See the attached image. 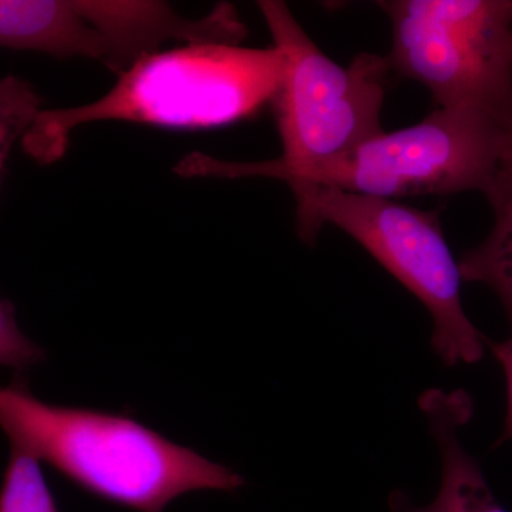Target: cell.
<instances>
[{
    "label": "cell",
    "mask_w": 512,
    "mask_h": 512,
    "mask_svg": "<svg viewBox=\"0 0 512 512\" xmlns=\"http://www.w3.org/2000/svg\"><path fill=\"white\" fill-rule=\"evenodd\" d=\"M0 429L23 451L86 493L136 512H164L191 491L244 487L231 468L174 443L126 413L37 399L28 379L0 386Z\"/></svg>",
    "instance_id": "1"
},
{
    "label": "cell",
    "mask_w": 512,
    "mask_h": 512,
    "mask_svg": "<svg viewBox=\"0 0 512 512\" xmlns=\"http://www.w3.org/2000/svg\"><path fill=\"white\" fill-rule=\"evenodd\" d=\"M258 8L282 56L274 104L281 156L237 163L191 153L175 165L183 178H274L291 187L382 133V109L392 72L387 57L360 53L349 66L326 56L286 3L262 0Z\"/></svg>",
    "instance_id": "2"
},
{
    "label": "cell",
    "mask_w": 512,
    "mask_h": 512,
    "mask_svg": "<svg viewBox=\"0 0 512 512\" xmlns=\"http://www.w3.org/2000/svg\"><path fill=\"white\" fill-rule=\"evenodd\" d=\"M282 77L276 47L191 43L157 50L119 74L100 99L70 109H43L23 138L39 164L66 154L76 128L124 121L175 130H207L255 116L274 101Z\"/></svg>",
    "instance_id": "3"
},
{
    "label": "cell",
    "mask_w": 512,
    "mask_h": 512,
    "mask_svg": "<svg viewBox=\"0 0 512 512\" xmlns=\"http://www.w3.org/2000/svg\"><path fill=\"white\" fill-rule=\"evenodd\" d=\"M289 188L305 244H315L325 225L342 229L426 306L433 320L431 346L444 365L483 359L485 336L464 311L460 266L436 211L326 185Z\"/></svg>",
    "instance_id": "4"
},
{
    "label": "cell",
    "mask_w": 512,
    "mask_h": 512,
    "mask_svg": "<svg viewBox=\"0 0 512 512\" xmlns=\"http://www.w3.org/2000/svg\"><path fill=\"white\" fill-rule=\"evenodd\" d=\"M393 30L392 72L437 107L466 109L512 133V0L379 2Z\"/></svg>",
    "instance_id": "5"
},
{
    "label": "cell",
    "mask_w": 512,
    "mask_h": 512,
    "mask_svg": "<svg viewBox=\"0 0 512 512\" xmlns=\"http://www.w3.org/2000/svg\"><path fill=\"white\" fill-rule=\"evenodd\" d=\"M511 170L512 133L504 124L477 111L437 107L414 126L383 130L296 184L393 201L468 191L490 198Z\"/></svg>",
    "instance_id": "6"
},
{
    "label": "cell",
    "mask_w": 512,
    "mask_h": 512,
    "mask_svg": "<svg viewBox=\"0 0 512 512\" xmlns=\"http://www.w3.org/2000/svg\"><path fill=\"white\" fill-rule=\"evenodd\" d=\"M245 37L229 3L191 19L157 0H0V47L86 57L117 74L167 42L241 45Z\"/></svg>",
    "instance_id": "7"
},
{
    "label": "cell",
    "mask_w": 512,
    "mask_h": 512,
    "mask_svg": "<svg viewBox=\"0 0 512 512\" xmlns=\"http://www.w3.org/2000/svg\"><path fill=\"white\" fill-rule=\"evenodd\" d=\"M421 412L441 453L440 490L433 503L413 504L402 491L390 495L393 512H508L488 487L480 463L461 446L458 431L474 413L470 394L464 390L433 389L421 394Z\"/></svg>",
    "instance_id": "8"
},
{
    "label": "cell",
    "mask_w": 512,
    "mask_h": 512,
    "mask_svg": "<svg viewBox=\"0 0 512 512\" xmlns=\"http://www.w3.org/2000/svg\"><path fill=\"white\" fill-rule=\"evenodd\" d=\"M494 222L487 237L461 256V278L493 289L510 322L512 342V170L490 198Z\"/></svg>",
    "instance_id": "9"
},
{
    "label": "cell",
    "mask_w": 512,
    "mask_h": 512,
    "mask_svg": "<svg viewBox=\"0 0 512 512\" xmlns=\"http://www.w3.org/2000/svg\"><path fill=\"white\" fill-rule=\"evenodd\" d=\"M0 512H59L39 461L16 448L3 476Z\"/></svg>",
    "instance_id": "10"
},
{
    "label": "cell",
    "mask_w": 512,
    "mask_h": 512,
    "mask_svg": "<svg viewBox=\"0 0 512 512\" xmlns=\"http://www.w3.org/2000/svg\"><path fill=\"white\" fill-rule=\"evenodd\" d=\"M42 104V97L22 77H0V184L10 151L36 123Z\"/></svg>",
    "instance_id": "11"
},
{
    "label": "cell",
    "mask_w": 512,
    "mask_h": 512,
    "mask_svg": "<svg viewBox=\"0 0 512 512\" xmlns=\"http://www.w3.org/2000/svg\"><path fill=\"white\" fill-rule=\"evenodd\" d=\"M45 359V350L20 330L15 305L0 298V365L28 372Z\"/></svg>",
    "instance_id": "12"
},
{
    "label": "cell",
    "mask_w": 512,
    "mask_h": 512,
    "mask_svg": "<svg viewBox=\"0 0 512 512\" xmlns=\"http://www.w3.org/2000/svg\"><path fill=\"white\" fill-rule=\"evenodd\" d=\"M485 346L491 349L495 359L503 366L505 379H507L508 392V409L507 419H505L504 433L498 443L512 440V342L504 340V342H493V340L485 338Z\"/></svg>",
    "instance_id": "13"
}]
</instances>
